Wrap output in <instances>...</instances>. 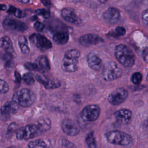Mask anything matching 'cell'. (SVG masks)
Returning <instances> with one entry per match:
<instances>
[{
	"instance_id": "1",
	"label": "cell",
	"mask_w": 148,
	"mask_h": 148,
	"mask_svg": "<svg viewBox=\"0 0 148 148\" xmlns=\"http://www.w3.org/2000/svg\"><path fill=\"white\" fill-rule=\"evenodd\" d=\"M114 56L120 64L125 67L130 68L135 64V56L133 51L124 45L121 44L116 46Z\"/></svg>"
},
{
	"instance_id": "2",
	"label": "cell",
	"mask_w": 148,
	"mask_h": 148,
	"mask_svg": "<svg viewBox=\"0 0 148 148\" xmlns=\"http://www.w3.org/2000/svg\"><path fill=\"white\" fill-rule=\"evenodd\" d=\"M80 52L77 49L67 50L64 56L62 64V69L67 72H73L78 69V60Z\"/></svg>"
},
{
	"instance_id": "3",
	"label": "cell",
	"mask_w": 148,
	"mask_h": 148,
	"mask_svg": "<svg viewBox=\"0 0 148 148\" xmlns=\"http://www.w3.org/2000/svg\"><path fill=\"white\" fill-rule=\"evenodd\" d=\"M35 99L34 93L28 88H22L16 91L12 97V101L23 107H28L32 105Z\"/></svg>"
},
{
	"instance_id": "4",
	"label": "cell",
	"mask_w": 148,
	"mask_h": 148,
	"mask_svg": "<svg viewBox=\"0 0 148 148\" xmlns=\"http://www.w3.org/2000/svg\"><path fill=\"white\" fill-rule=\"evenodd\" d=\"M105 137L109 143L120 146L128 145L132 141L130 135L117 130L107 132L105 134Z\"/></svg>"
},
{
	"instance_id": "5",
	"label": "cell",
	"mask_w": 148,
	"mask_h": 148,
	"mask_svg": "<svg viewBox=\"0 0 148 148\" xmlns=\"http://www.w3.org/2000/svg\"><path fill=\"white\" fill-rule=\"evenodd\" d=\"M102 77L106 81H113L122 75L121 69L114 61H109L102 66Z\"/></svg>"
},
{
	"instance_id": "6",
	"label": "cell",
	"mask_w": 148,
	"mask_h": 148,
	"mask_svg": "<svg viewBox=\"0 0 148 148\" xmlns=\"http://www.w3.org/2000/svg\"><path fill=\"white\" fill-rule=\"evenodd\" d=\"M40 133L42 132L36 124H29L17 131L16 138L18 140H28Z\"/></svg>"
},
{
	"instance_id": "7",
	"label": "cell",
	"mask_w": 148,
	"mask_h": 148,
	"mask_svg": "<svg viewBox=\"0 0 148 148\" xmlns=\"http://www.w3.org/2000/svg\"><path fill=\"white\" fill-rule=\"evenodd\" d=\"M100 108L95 104H91L85 106L80 113V116L83 121L92 122L96 120L100 114Z\"/></svg>"
},
{
	"instance_id": "8",
	"label": "cell",
	"mask_w": 148,
	"mask_h": 148,
	"mask_svg": "<svg viewBox=\"0 0 148 148\" xmlns=\"http://www.w3.org/2000/svg\"><path fill=\"white\" fill-rule=\"evenodd\" d=\"M128 96V92L126 89L123 87H119L112 92L108 96L109 102L113 105H118L124 102Z\"/></svg>"
},
{
	"instance_id": "9",
	"label": "cell",
	"mask_w": 148,
	"mask_h": 148,
	"mask_svg": "<svg viewBox=\"0 0 148 148\" xmlns=\"http://www.w3.org/2000/svg\"><path fill=\"white\" fill-rule=\"evenodd\" d=\"M19 105L13 101H8L0 109V118L2 120L6 121L12 115L16 113L18 110Z\"/></svg>"
},
{
	"instance_id": "10",
	"label": "cell",
	"mask_w": 148,
	"mask_h": 148,
	"mask_svg": "<svg viewBox=\"0 0 148 148\" xmlns=\"http://www.w3.org/2000/svg\"><path fill=\"white\" fill-rule=\"evenodd\" d=\"M29 40L41 51L50 49L52 47L51 42L45 36L39 34H33L29 36Z\"/></svg>"
},
{
	"instance_id": "11",
	"label": "cell",
	"mask_w": 148,
	"mask_h": 148,
	"mask_svg": "<svg viewBox=\"0 0 148 148\" xmlns=\"http://www.w3.org/2000/svg\"><path fill=\"white\" fill-rule=\"evenodd\" d=\"M2 24L4 28L8 31L23 32L27 29V26L24 23L9 17L3 20Z\"/></svg>"
},
{
	"instance_id": "12",
	"label": "cell",
	"mask_w": 148,
	"mask_h": 148,
	"mask_svg": "<svg viewBox=\"0 0 148 148\" xmlns=\"http://www.w3.org/2000/svg\"><path fill=\"white\" fill-rule=\"evenodd\" d=\"M61 128L64 133L66 135L74 136L77 135L79 130L75 123L70 119H65L61 123Z\"/></svg>"
},
{
	"instance_id": "13",
	"label": "cell",
	"mask_w": 148,
	"mask_h": 148,
	"mask_svg": "<svg viewBox=\"0 0 148 148\" xmlns=\"http://www.w3.org/2000/svg\"><path fill=\"white\" fill-rule=\"evenodd\" d=\"M103 16L106 22L114 24L120 20V12L118 9L114 7H110L103 13Z\"/></svg>"
},
{
	"instance_id": "14",
	"label": "cell",
	"mask_w": 148,
	"mask_h": 148,
	"mask_svg": "<svg viewBox=\"0 0 148 148\" xmlns=\"http://www.w3.org/2000/svg\"><path fill=\"white\" fill-rule=\"evenodd\" d=\"M103 39L98 35L87 34L81 36L79 38V42L81 45L86 46L96 45L101 42Z\"/></svg>"
},
{
	"instance_id": "15",
	"label": "cell",
	"mask_w": 148,
	"mask_h": 148,
	"mask_svg": "<svg viewBox=\"0 0 148 148\" xmlns=\"http://www.w3.org/2000/svg\"><path fill=\"white\" fill-rule=\"evenodd\" d=\"M114 116L119 123L123 124H127L131 121L132 112L128 109H122L115 112Z\"/></svg>"
},
{
	"instance_id": "16",
	"label": "cell",
	"mask_w": 148,
	"mask_h": 148,
	"mask_svg": "<svg viewBox=\"0 0 148 148\" xmlns=\"http://www.w3.org/2000/svg\"><path fill=\"white\" fill-rule=\"evenodd\" d=\"M36 79L38 82L43 84L46 89H54L60 86V82L56 79H49L44 76L37 75Z\"/></svg>"
},
{
	"instance_id": "17",
	"label": "cell",
	"mask_w": 148,
	"mask_h": 148,
	"mask_svg": "<svg viewBox=\"0 0 148 148\" xmlns=\"http://www.w3.org/2000/svg\"><path fill=\"white\" fill-rule=\"evenodd\" d=\"M88 66L94 71H99L103 66L102 61L97 54L94 53H90L87 58Z\"/></svg>"
},
{
	"instance_id": "18",
	"label": "cell",
	"mask_w": 148,
	"mask_h": 148,
	"mask_svg": "<svg viewBox=\"0 0 148 148\" xmlns=\"http://www.w3.org/2000/svg\"><path fill=\"white\" fill-rule=\"evenodd\" d=\"M61 16L67 22L72 24L79 23V18L74 9L69 8H64L61 10Z\"/></svg>"
},
{
	"instance_id": "19",
	"label": "cell",
	"mask_w": 148,
	"mask_h": 148,
	"mask_svg": "<svg viewBox=\"0 0 148 148\" xmlns=\"http://www.w3.org/2000/svg\"><path fill=\"white\" fill-rule=\"evenodd\" d=\"M38 70L40 72L45 73L48 72L50 69L49 61L45 56H40L38 57L35 62Z\"/></svg>"
},
{
	"instance_id": "20",
	"label": "cell",
	"mask_w": 148,
	"mask_h": 148,
	"mask_svg": "<svg viewBox=\"0 0 148 148\" xmlns=\"http://www.w3.org/2000/svg\"><path fill=\"white\" fill-rule=\"evenodd\" d=\"M53 39L54 42L57 45H63L68 42L69 39V35L66 32H57L54 34Z\"/></svg>"
},
{
	"instance_id": "21",
	"label": "cell",
	"mask_w": 148,
	"mask_h": 148,
	"mask_svg": "<svg viewBox=\"0 0 148 148\" xmlns=\"http://www.w3.org/2000/svg\"><path fill=\"white\" fill-rule=\"evenodd\" d=\"M0 47L3 49L5 50L13 51L12 42L9 37L4 36L0 38Z\"/></svg>"
},
{
	"instance_id": "22",
	"label": "cell",
	"mask_w": 148,
	"mask_h": 148,
	"mask_svg": "<svg viewBox=\"0 0 148 148\" xmlns=\"http://www.w3.org/2000/svg\"><path fill=\"white\" fill-rule=\"evenodd\" d=\"M36 125L38 126L41 132H43L50 129L51 123L50 120L47 118H40L38 120Z\"/></svg>"
},
{
	"instance_id": "23",
	"label": "cell",
	"mask_w": 148,
	"mask_h": 148,
	"mask_svg": "<svg viewBox=\"0 0 148 148\" xmlns=\"http://www.w3.org/2000/svg\"><path fill=\"white\" fill-rule=\"evenodd\" d=\"M18 46L21 52L23 54H27L29 52V48L28 46L27 40L24 36H20L18 39Z\"/></svg>"
},
{
	"instance_id": "24",
	"label": "cell",
	"mask_w": 148,
	"mask_h": 148,
	"mask_svg": "<svg viewBox=\"0 0 148 148\" xmlns=\"http://www.w3.org/2000/svg\"><path fill=\"white\" fill-rule=\"evenodd\" d=\"M28 147L29 148H36V147L46 148L47 144L43 140L37 139L34 141L29 142L28 143Z\"/></svg>"
},
{
	"instance_id": "25",
	"label": "cell",
	"mask_w": 148,
	"mask_h": 148,
	"mask_svg": "<svg viewBox=\"0 0 148 148\" xmlns=\"http://www.w3.org/2000/svg\"><path fill=\"white\" fill-rule=\"evenodd\" d=\"M86 142L89 148H96L97 143L93 132H91L87 135Z\"/></svg>"
},
{
	"instance_id": "26",
	"label": "cell",
	"mask_w": 148,
	"mask_h": 148,
	"mask_svg": "<svg viewBox=\"0 0 148 148\" xmlns=\"http://www.w3.org/2000/svg\"><path fill=\"white\" fill-rule=\"evenodd\" d=\"M8 12L9 13L13 14L16 17H17L18 18H23V17H25V14L23 13V11H21V10L17 9L13 6H10L9 8Z\"/></svg>"
},
{
	"instance_id": "27",
	"label": "cell",
	"mask_w": 148,
	"mask_h": 148,
	"mask_svg": "<svg viewBox=\"0 0 148 148\" xmlns=\"http://www.w3.org/2000/svg\"><path fill=\"white\" fill-rule=\"evenodd\" d=\"M23 80L24 82L28 85H32L34 83V78L32 74L30 72L25 73L23 75Z\"/></svg>"
},
{
	"instance_id": "28",
	"label": "cell",
	"mask_w": 148,
	"mask_h": 148,
	"mask_svg": "<svg viewBox=\"0 0 148 148\" xmlns=\"http://www.w3.org/2000/svg\"><path fill=\"white\" fill-rule=\"evenodd\" d=\"M142 80V75L140 72L134 73L131 76V81L135 84H139Z\"/></svg>"
},
{
	"instance_id": "29",
	"label": "cell",
	"mask_w": 148,
	"mask_h": 148,
	"mask_svg": "<svg viewBox=\"0 0 148 148\" xmlns=\"http://www.w3.org/2000/svg\"><path fill=\"white\" fill-rule=\"evenodd\" d=\"M36 13L38 15L41 16H42L43 18H48L50 17V13L49 12V10H46L45 9H37L35 11Z\"/></svg>"
},
{
	"instance_id": "30",
	"label": "cell",
	"mask_w": 148,
	"mask_h": 148,
	"mask_svg": "<svg viewBox=\"0 0 148 148\" xmlns=\"http://www.w3.org/2000/svg\"><path fill=\"white\" fill-rule=\"evenodd\" d=\"M9 89L8 83L3 80L0 79V93L5 94L8 92Z\"/></svg>"
},
{
	"instance_id": "31",
	"label": "cell",
	"mask_w": 148,
	"mask_h": 148,
	"mask_svg": "<svg viewBox=\"0 0 148 148\" xmlns=\"http://www.w3.org/2000/svg\"><path fill=\"white\" fill-rule=\"evenodd\" d=\"M25 66L27 69H28V70L30 71H37L38 68H37V65L36 64L35 62L32 63V62H27L25 64Z\"/></svg>"
},
{
	"instance_id": "32",
	"label": "cell",
	"mask_w": 148,
	"mask_h": 148,
	"mask_svg": "<svg viewBox=\"0 0 148 148\" xmlns=\"http://www.w3.org/2000/svg\"><path fill=\"white\" fill-rule=\"evenodd\" d=\"M116 36H123L125 34V29L123 27H117L114 31Z\"/></svg>"
},
{
	"instance_id": "33",
	"label": "cell",
	"mask_w": 148,
	"mask_h": 148,
	"mask_svg": "<svg viewBox=\"0 0 148 148\" xmlns=\"http://www.w3.org/2000/svg\"><path fill=\"white\" fill-rule=\"evenodd\" d=\"M34 27L35 28V29L37 31H39V32H41L44 29H45V25L39 22V21H36L34 23Z\"/></svg>"
},
{
	"instance_id": "34",
	"label": "cell",
	"mask_w": 148,
	"mask_h": 148,
	"mask_svg": "<svg viewBox=\"0 0 148 148\" xmlns=\"http://www.w3.org/2000/svg\"><path fill=\"white\" fill-rule=\"evenodd\" d=\"M142 19L143 22V23L145 25H147L148 23V13H147V9H145L143 10L142 13Z\"/></svg>"
},
{
	"instance_id": "35",
	"label": "cell",
	"mask_w": 148,
	"mask_h": 148,
	"mask_svg": "<svg viewBox=\"0 0 148 148\" xmlns=\"http://www.w3.org/2000/svg\"><path fill=\"white\" fill-rule=\"evenodd\" d=\"M14 76H15V82L17 83H20L21 80L20 75L19 74V73L17 71H15L14 72Z\"/></svg>"
},
{
	"instance_id": "36",
	"label": "cell",
	"mask_w": 148,
	"mask_h": 148,
	"mask_svg": "<svg viewBox=\"0 0 148 148\" xmlns=\"http://www.w3.org/2000/svg\"><path fill=\"white\" fill-rule=\"evenodd\" d=\"M143 58L145 62L147 61V49L146 47L143 51Z\"/></svg>"
},
{
	"instance_id": "37",
	"label": "cell",
	"mask_w": 148,
	"mask_h": 148,
	"mask_svg": "<svg viewBox=\"0 0 148 148\" xmlns=\"http://www.w3.org/2000/svg\"><path fill=\"white\" fill-rule=\"evenodd\" d=\"M16 128V124L15 123H12L9 125V126L8 127V132H11V131L12 132L13 131V130Z\"/></svg>"
},
{
	"instance_id": "38",
	"label": "cell",
	"mask_w": 148,
	"mask_h": 148,
	"mask_svg": "<svg viewBox=\"0 0 148 148\" xmlns=\"http://www.w3.org/2000/svg\"><path fill=\"white\" fill-rule=\"evenodd\" d=\"M41 2L46 6H50L51 5V3H50V2L49 0H41Z\"/></svg>"
},
{
	"instance_id": "39",
	"label": "cell",
	"mask_w": 148,
	"mask_h": 148,
	"mask_svg": "<svg viewBox=\"0 0 148 148\" xmlns=\"http://www.w3.org/2000/svg\"><path fill=\"white\" fill-rule=\"evenodd\" d=\"M5 9H6V6L5 5H4V4L0 5V10H5Z\"/></svg>"
},
{
	"instance_id": "40",
	"label": "cell",
	"mask_w": 148,
	"mask_h": 148,
	"mask_svg": "<svg viewBox=\"0 0 148 148\" xmlns=\"http://www.w3.org/2000/svg\"><path fill=\"white\" fill-rule=\"evenodd\" d=\"M17 1L23 3H27L29 2V0H17Z\"/></svg>"
},
{
	"instance_id": "41",
	"label": "cell",
	"mask_w": 148,
	"mask_h": 148,
	"mask_svg": "<svg viewBox=\"0 0 148 148\" xmlns=\"http://www.w3.org/2000/svg\"><path fill=\"white\" fill-rule=\"evenodd\" d=\"M101 3H105L106 2V1H108V0H98Z\"/></svg>"
},
{
	"instance_id": "42",
	"label": "cell",
	"mask_w": 148,
	"mask_h": 148,
	"mask_svg": "<svg viewBox=\"0 0 148 148\" xmlns=\"http://www.w3.org/2000/svg\"><path fill=\"white\" fill-rule=\"evenodd\" d=\"M7 148H16V147H13V146H11V147H7Z\"/></svg>"
}]
</instances>
